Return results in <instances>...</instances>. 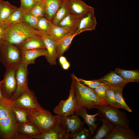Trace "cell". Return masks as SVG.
Listing matches in <instances>:
<instances>
[{"label":"cell","mask_w":139,"mask_h":139,"mask_svg":"<svg viewBox=\"0 0 139 139\" xmlns=\"http://www.w3.org/2000/svg\"><path fill=\"white\" fill-rule=\"evenodd\" d=\"M23 12L20 7L14 11L4 22L7 25L16 24L22 22Z\"/></svg>","instance_id":"32"},{"label":"cell","mask_w":139,"mask_h":139,"mask_svg":"<svg viewBox=\"0 0 139 139\" xmlns=\"http://www.w3.org/2000/svg\"><path fill=\"white\" fill-rule=\"evenodd\" d=\"M70 139V137L57 122L56 125L52 130L39 135L35 139Z\"/></svg>","instance_id":"21"},{"label":"cell","mask_w":139,"mask_h":139,"mask_svg":"<svg viewBox=\"0 0 139 139\" xmlns=\"http://www.w3.org/2000/svg\"><path fill=\"white\" fill-rule=\"evenodd\" d=\"M37 35L39 36L36 29L22 22L8 26L5 34V41L16 46L28 38Z\"/></svg>","instance_id":"3"},{"label":"cell","mask_w":139,"mask_h":139,"mask_svg":"<svg viewBox=\"0 0 139 139\" xmlns=\"http://www.w3.org/2000/svg\"><path fill=\"white\" fill-rule=\"evenodd\" d=\"M115 72L128 83L139 82V70H126L117 68Z\"/></svg>","instance_id":"26"},{"label":"cell","mask_w":139,"mask_h":139,"mask_svg":"<svg viewBox=\"0 0 139 139\" xmlns=\"http://www.w3.org/2000/svg\"><path fill=\"white\" fill-rule=\"evenodd\" d=\"M16 68L6 69L4 78L2 80L1 87L3 95L6 100L10 101L16 88Z\"/></svg>","instance_id":"10"},{"label":"cell","mask_w":139,"mask_h":139,"mask_svg":"<svg viewBox=\"0 0 139 139\" xmlns=\"http://www.w3.org/2000/svg\"><path fill=\"white\" fill-rule=\"evenodd\" d=\"M2 83V80L0 81V100H6L4 97L2 93L1 87Z\"/></svg>","instance_id":"44"},{"label":"cell","mask_w":139,"mask_h":139,"mask_svg":"<svg viewBox=\"0 0 139 139\" xmlns=\"http://www.w3.org/2000/svg\"><path fill=\"white\" fill-rule=\"evenodd\" d=\"M1 0H0V2H1Z\"/></svg>","instance_id":"46"},{"label":"cell","mask_w":139,"mask_h":139,"mask_svg":"<svg viewBox=\"0 0 139 139\" xmlns=\"http://www.w3.org/2000/svg\"><path fill=\"white\" fill-rule=\"evenodd\" d=\"M95 108L108 120L114 125H118L126 129H129V120L124 112L119 108L108 105L96 106Z\"/></svg>","instance_id":"6"},{"label":"cell","mask_w":139,"mask_h":139,"mask_svg":"<svg viewBox=\"0 0 139 139\" xmlns=\"http://www.w3.org/2000/svg\"><path fill=\"white\" fill-rule=\"evenodd\" d=\"M18 125L11 109V102L0 100V138L15 139Z\"/></svg>","instance_id":"1"},{"label":"cell","mask_w":139,"mask_h":139,"mask_svg":"<svg viewBox=\"0 0 139 139\" xmlns=\"http://www.w3.org/2000/svg\"><path fill=\"white\" fill-rule=\"evenodd\" d=\"M64 0H45L46 12L45 17L51 21L58 10L61 6Z\"/></svg>","instance_id":"25"},{"label":"cell","mask_w":139,"mask_h":139,"mask_svg":"<svg viewBox=\"0 0 139 139\" xmlns=\"http://www.w3.org/2000/svg\"><path fill=\"white\" fill-rule=\"evenodd\" d=\"M45 0L36 2L33 7L27 13L38 18L44 17L46 12Z\"/></svg>","instance_id":"33"},{"label":"cell","mask_w":139,"mask_h":139,"mask_svg":"<svg viewBox=\"0 0 139 139\" xmlns=\"http://www.w3.org/2000/svg\"><path fill=\"white\" fill-rule=\"evenodd\" d=\"M63 69L64 70H68L70 67V64L67 61L62 65Z\"/></svg>","instance_id":"42"},{"label":"cell","mask_w":139,"mask_h":139,"mask_svg":"<svg viewBox=\"0 0 139 139\" xmlns=\"http://www.w3.org/2000/svg\"><path fill=\"white\" fill-rule=\"evenodd\" d=\"M28 65L21 63L16 68L15 76L16 83V88L10 101L17 98L28 86Z\"/></svg>","instance_id":"11"},{"label":"cell","mask_w":139,"mask_h":139,"mask_svg":"<svg viewBox=\"0 0 139 139\" xmlns=\"http://www.w3.org/2000/svg\"><path fill=\"white\" fill-rule=\"evenodd\" d=\"M36 2H40V1H44V0H34Z\"/></svg>","instance_id":"45"},{"label":"cell","mask_w":139,"mask_h":139,"mask_svg":"<svg viewBox=\"0 0 139 139\" xmlns=\"http://www.w3.org/2000/svg\"><path fill=\"white\" fill-rule=\"evenodd\" d=\"M10 102L14 106L31 111L44 109L38 102L34 92L29 88L25 89L16 99Z\"/></svg>","instance_id":"7"},{"label":"cell","mask_w":139,"mask_h":139,"mask_svg":"<svg viewBox=\"0 0 139 139\" xmlns=\"http://www.w3.org/2000/svg\"><path fill=\"white\" fill-rule=\"evenodd\" d=\"M104 101L107 105L120 108L116 100L114 90L110 88H107Z\"/></svg>","instance_id":"35"},{"label":"cell","mask_w":139,"mask_h":139,"mask_svg":"<svg viewBox=\"0 0 139 139\" xmlns=\"http://www.w3.org/2000/svg\"><path fill=\"white\" fill-rule=\"evenodd\" d=\"M98 116L100 117V120L102 124L97 130L95 135L92 138L93 139H104L112 131L114 126L99 111Z\"/></svg>","instance_id":"24"},{"label":"cell","mask_w":139,"mask_h":139,"mask_svg":"<svg viewBox=\"0 0 139 139\" xmlns=\"http://www.w3.org/2000/svg\"><path fill=\"white\" fill-rule=\"evenodd\" d=\"M77 34L70 32L61 39L56 42V50L57 58L62 56L69 48L72 42Z\"/></svg>","instance_id":"23"},{"label":"cell","mask_w":139,"mask_h":139,"mask_svg":"<svg viewBox=\"0 0 139 139\" xmlns=\"http://www.w3.org/2000/svg\"><path fill=\"white\" fill-rule=\"evenodd\" d=\"M11 105L18 124H23L29 122L28 117L31 111L14 106L11 102Z\"/></svg>","instance_id":"28"},{"label":"cell","mask_w":139,"mask_h":139,"mask_svg":"<svg viewBox=\"0 0 139 139\" xmlns=\"http://www.w3.org/2000/svg\"><path fill=\"white\" fill-rule=\"evenodd\" d=\"M52 22L45 17L40 18L35 29L38 32L40 36L48 34V31Z\"/></svg>","instance_id":"31"},{"label":"cell","mask_w":139,"mask_h":139,"mask_svg":"<svg viewBox=\"0 0 139 139\" xmlns=\"http://www.w3.org/2000/svg\"><path fill=\"white\" fill-rule=\"evenodd\" d=\"M70 13L82 16L94 8L82 0H67Z\"/></svg>","instance_id":"17"},{"label":"cell","mask_w":139,"mask_h":139,"mask_svg":"<svg viewBox=\"0 0 139 139\" xmlns=\"http://www.w3.org/2000/svg\"><path fill=\"white\" fill-rule=\"evenodd\" d=\"M69 13L67 0H64L61 6L53 17L51 22L54 24L57 25Z\"/></svg>","instance_id":"29"},{"label":"cell","mask_w":139,"mask_h":139,"mask_svg":"<svg viewBox=\"0 0 139 139\" xmlns=\"http://www.w3.org/2000/svg\"><path fill=\"white\" fill-rule=\"evenodd\" d=\"M69 32L62 27L55 25L52 23L48 31V34L57 42L68 34Z\"/></svg>","instance_id":"30"},{"label":"cell","mask_w":139,"mask_h":139,"mask_svg":"<svg viewBox=\"0 0 139 139\" xmlns=\"http://www.w3.org/2000/svg\"><path fill=\"white\" fill-rule=\"evenodd\" d=\"M82 16L70 13L59 23L58 25L67 30L70 32L75 33L79 22Z\"/></svg>","instance_id":"22"},{"label":"cell","mask_w":139,"mask_h":139,"mask_svg":"<svg viewBox=\"0 0 139 139\" xmlns=\"http://www.w3.org/2000/svg\"><path fill=\"white\" fill-rule=\"evenodd\" d=\"M108 87L106 85L102 83L93 90L97 97L100 100L104 102Z\"/></svg>","instance_id":"37"},{"label":"cell","mask_w":139,"mask_h":139,"mask_svg":"<svg viewBox=\"0 0 139 139\" xmlns=\"http://www.w3.org/2000/svg\"><path fill=\"white\" fill-rule=\"evenodd\" d=\"M114 90L124 89L127 83L115 71H111L102 77L98 80Z\"/></svg>","instance_id":"14"},{"label":"cell","mask_w":139,"mask_h":139,"mask_svg":"<svg viewBox=\"0 0 139 139\" xmlns=\"http://www.w3.org/2000/svg\"><path fill=\"white\" fill-rule=\"evenodd\" d=\"M40 18L28 13H23L22 22H24L36 29Z\"/></svg>","instance_id":"36"},{"label":"cell","mask_w":139,"mask_h":139,"mask_svg":"<svg viewBox=\"0 0 139 139\" xmlns=\"http://www.w3.org/2000/svg\"><path fill=\"white\" fill-rule=\"evenodd\" d=\"M92 135L89 129L83 127L80 130L72 139H86L90 138Z\"/></svg>","instance_id":"39"},{"label":"cell","mask_w":139,"mask_h":139,"mask_svg":"<svg viewBox=\"0 0 139 139\" xmlns=\"http://www.w3.org/2000/svg\"><path fill=\"white\" fill-rule=\"evenodd\" d=\"M0 61L6 69L16 68L21 62L20 50L16 46L5 41L0 44Z\"/></svg>","instance_id":"5"},{"label":"cell","mask_w":139,"mask_h":139,"mask_svg":"<svg viewBox=\"0 0 139 139\" xmlns=\"http://www.w3.org/2000/svg\"><path fill=\"white\" fill-rule=\"evenodd\" d=\"M75 113L83 119L84 122L87 124L89 127V130L92 135H93L98 126V125L96 123L97 118L96 117L98 115V112L94 115H89L86 109L78 107Z\"/></svg>","instance_id":"20"},{"label":"cell","mask_w":139,"mask_h":139,"mask_svg":"<svg viewBox=\"0 0 139 139\" xmlns=\"http://www.w3.org/2000/svg\"><path fill=\"white\" fill-rule=\"evenodd\" d=\"M97 24L94 10L83 16L78 24L75 33L78 35L83 32L95 29Z\"/></svg>","instance_id":"13"},{"label":"cell","mask_w":139,"mask_h":139,"mask_svg":"<svg viewBox=\"0 0 139 139\" xmlns=\"http://www.w3.org/2000/svg\"><path fill=\"white\" fill-rule=\"evenodd\" d=\"M67 61L66 58L64 56H62L59 57V61L60 65H62L63 63Z\"/></svg>","instance_id":"43"},{"label":"cell","mask_w":139,"mask_h":139,"mask_svg":"<svg viewBox=\"0 0 139 139\" xmlns=\"http://www.w3.org/2000/svg\"><path fill=\"white\" fill-rule=\"evenodd\" d=\"M20 7L23 13H28L36 3L34 0H20Z\"/></svg>","instance_id":"38"},{"label":"cell","mask_w":139,"mask_h":139,"mask_svg":"<svg viewBox=\"0 0 139 139\" xmlns=\"http://www.w3.org/2000/svg\"><path fill=\"white\" fill-rule=\"evenodd\" d=\"M18 8L8 1L1 0L0 3V22L4 23Z\"/></svg>","instance_id":"27"},{"label":"cell","mask_w":139,"mask_h":139,"mask_svg":"<svg viewBox=\"0 0 139 139\" xmlns=\"http://www.w3.org/2000/svg\"><path fill=\"white\" fill-rule=\"evenodd\" d=\"M56 117L57 123L69 136L70 139H72L84 127V122L76 114L67 117L57 115Z\"/></svg>","instance_id":"8"},{"label":"cell","mask_w":139,"mask_h":139,"mask_svg":"<svg viewBox=\"0 0 139 139\" xmlns=\"http://www.w3.org/2000/svg\"><path fill=\"white\" fill-rule=\"evenodd\" d=\"M48 52V55L45 57L47 62L51 65L57 64L58 58L56 50V41L49 35L46 34L41 37Z\"/></svg>","instance_id":"16"},{"label":"cell","mask_w":139,"mask_h":139,"mask_svg":"<svg viewBox=\"0 0 139 139\" xmlns=\"http://www.w3.org/2000/svg\"><path fill=\"white\" fill-rule=\"evenodd\" d=\"M123 89H120L114 90L116 101L120 108L124 109L128 112H131L132 110L126 104L123 97L122 91Z\"/></svg>","instance_id":"34"},{"label":"cell","mask_w":139,"mask_h":139,"mask_svg":"<svg viewBox=\"0 0 139 139\" xmlns=\"http://www.w3.org/2000/svg\"><path fill=\"white\" fill-rule=\"evenodd\" d=\"M77 79L81 83L92 89H94L102 83L98 80H86L77 77Z\"/></svg>","instance_id":"40"},{"label":"cell","mask_w":139,"mask_h":139,"mask_svg":"<svg viewBox=\"0 0 139 139\" xmlns=\"http://www.w3.org/2000/svg\"><path fill=\"white\" fill-rule=\"evenodd\" d=\"M16 46L20 51L38 48L46 49L41 37L38 35L28 38Z\"/></svg>","instance_id":"19"},{"label":"cell","mask_w":139,"mask_h":139,"mask_svg":"<svg viewBox=\"0 0 139 139\" xmlns=\"http://www.w3.org/2000/svg\"><path fill=\"white\" fill-rule=\"evenodd\" d=\"M8 26L5 23L0 22V44L5 41V34Z\"/></svg>","instance_id":"41"},{"label":"cell","mask_w":139,"mask_h":139,"mask_svg":"<svg viewBox=\"0 0 139 139\" xmlns=\"http://www.w3.org/2000/svg\"><path fill=\"white\" fill-rule=\"evenodd\" d=\"M105 139H138L135 132L118 125H114L112 131Z\"/></svg>","instance_id":"15"},{"label":"cell","mask_w":139,"mask_h":139,"mask_svg":"<svg viewBox=\"0 0 139 139\" xmlns=\"http://www.w3.org/2000/svg\"><path fill=\"white\" fill-rule=\"evenodd\" d=\"M78 107L75 96L74 85L72 81L68 98L65 100L61 101L54 108V112L59 116H69L74 114Z\"/></svg>","instance_id":"9"},{"label":"cell","mask_w":139,"mask_h":139,"mask_svg":"<svg viewBox=\"0 0 139 139\" xmlns=\"http://www.w3.org/2000/svg\"><path fill=\"white\" fill-rule=\"evenodd\" d=\"M21 63L28 65L35 63L38 57L48 55L46 49L38 48L28 50L20 51Z\"/></svg>","instance_id":"18"},{"label":"cell","mask_w":139,"mask_h":139,"mask_svg":"<svg viewBox=\"0 0 139 139\" xmlns=\"http://www.w3.org/2000/svg\"><path fill=\"white\" fill-rule=\"evenodd\" d=\"M78 107L90 109L100 105H107L97 96L93 90L80 82L73 73L71 75Z\"/></svg>","instance_id":"2"},{"label":"cell","mask_w":139,"mask_h":139,"mask_svg":"<svg viewBox=\"0 0 139 139\" xmlns=\"http://www.w3.org/2000/svg\"><path fill=\"white\" fill-rule=\"evenodd\" d=\"M42 134L40 130L30 122L18 124V132L15 139H36Z\"/></svg>","instance_id":"12"},{"label":"cell","mask_w":139,"mask_h":139,"mask_svg":"<svg viewBox=\"0 0 139 139\" xmlns=\"http://www.w3.org/2000/svg\"><path fill=\"white\" fill-rule=\"evenodd\" d=\"M28 119L29 122L37 126L42 134L52 130L57 124L56 116L44 109L31 111Z\"/></svg>","instance_id":"4"}]
</instances>
